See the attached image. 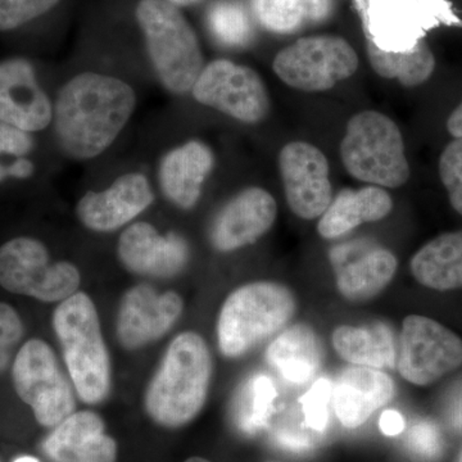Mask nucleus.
<instances>
[{"label": "nucleus", "mask_w": 462, "mask_h": 462, "mask_svg": "<svg viewBox=\"0 0 462 462\" xmlns=\"http://www.w3.org/2000/svg\"><path fill=\"white\" fill-rule=\"evenodd\" d=\"M208 26L225 47L245 48L254 41V21L239 0H218L208 12Z\"/></svg>", "instance_id": "nucleus-29"}, {"label": "nucleus", "mask_w": 462, "mask_h": 462, "mask_svg": "<svg viewBox=\"0 0 462 462\" xmlns=\"http://www.w3.org/2000/svg\"><path fill=\"white\" fill-rule=\"evenodd\" d=\"M33 141L30 133L12 125L0 123V157H25L32 152Z\"/></svg>", "instance_id": "nucleus-36"}, {"label": "nucleus", "mask_w": 462, "mask_h": 462, "mask_svg": "<svg viewBox=\"0 0 462 462\" xmlns=\"http://www.w3.org/2000/svg\"><path fill=\"white\" fill-rule=\"evenodd\" d=\"M397 269V257L389 249L372 248L351 263L336 266L337 289L349 302H365L391 284Z\"/></svg>", "instance_id": "nucleus-24"}, {"label": "nucleus", "mask_w": 462, "mask_h": 462, "mask_svg": "<svg viewBox=\"0 0 462 462\" xmlns=\"http://www.w3.org/2000/svg\"><path fill=\"white\" fill-rule=\"evenodd\" d=\"M135 17L158 80L175 96L189 93L205 60L197 33L180 9L167 0H141Z\"/></svg>", "instance_id": "nucleus-5"}, {"label": "nucleus", "mask_w": 462, "mask_h": 462, "mask_svg": "<svg viewBox=\"0 0 462 462\" xmlns=\"http://www.w3.org/2000/svg\"><path fill=\"white\" fill-rule=\"evenodd\" d=\"M12 382L17 396L32 407L42 427H57L76 411L74 384L45 340L32 338L18 349L12 365Z\"/></svg>", "instance_id": "nucleus-7"}, {"label": "nucleus", "mask_w": 462, "mask_h": 462, "mask_svg": "<svg viewBox=\"0 0 462 462\" xmlns=\"http://www.w3.org/2000/svg\"><path fill=\"white\" fill-rule=\"evenodd\" d=\"M193 98L240 123L258 124L270 112V98L261 76L251 67L217 60L203 67Z\"/></svg>", "instance_id": "nucleus-11"}, {"label": "nucleus", "mask_w": 462, "mask_h": 462, "mask_svg": "<svg viewBox=\"0 0 462 462\" xmlns=\"http://www.w3.org/2000/svg\"><path fill=\"white\" fill-rule=\"evenodd\" d=\"M337 354L356 366L392 370L396 367L397 349L387 324L374 321L364 327L340 325L331 334Z\"/></svg>", "instance_id": "nucleus-22"}, {"label": "nucleus", "mask_w": 462, "mask_h": 462, "mask_svg": "<svg viewBox=\"0 0 462 462\" xmlns=\"http://www.w3.org/2000/svg\"><path fill=\"white\" fill-rule=\"evenodd\" d=\"M457 462H462V452H461L460 457H458Z\"/></svg>", "instance_id": "nucleus-45"}, {"label": "nucleus", "mask_w": 462, "mask_h": 462, "mask_svg": "<svg viewBox=\"0 0 462 462\" xmlns=\"http://www.w3.org/2000/svg\"><path fill=\"white\" fill-rule=\"evenodd\" d=\"M410 269L415 281L431 291L462 289V230L442 234L422 245Z\"/></svg>", "instance_id": "nucleus-23"}, {"label": "nucleus", "mask_w": 462, "mask_h": 462, "mask_svg": "<svg viewBox=\"0 0 462 462\" xmlns=\"http://www.w3.org/2000/svg\"><path fill=\"white\" fill-rule=\"evenodd\" d=\"M407 445L412 454L424 458V460H434L442 454L443 439L442 434L434 422L422 420L416 422L407 436Z\"/></svg>", "instance_id": "nucleus-34"}, {"label": "nucleus", "mask_w": 462, "mask_h": 462, "mask_svg": "<svg viewBox=\"0 0 462 462\" xmlns=\"http://www.w3.org/2000/svg\"><path fill=\"white\" fill-rule=\"evenodd\" d=\"M60 0H0V32H12L48 14Z\"/></svg>", "instance_id": "nucleus-30"}, {"label": "nucleus", "mask_w": 462, "mask_h": 462, "mask_svg": "<svg viewBox=\"0 0 462 462\" xmlns=\"http://www.w3.org/2000/svg\"><path fill=\"white\" fill-rule=\"evenodd\" d=\"M447 424L456 433L462 434V383L449 394L445 406Z\"/></svg>", "instance_id": "nucleus-38"}, {"label": "nucleus", "mask_w": 462, "mask_h": 462, "mask_svg": "<svg viewBox=\"0 0 462 462\" xmlns=\"http://www.w3.org/2000/svg\"><path fill=\"white\" fill-rule=\"evenodd\" d=\"M278 205L269 191L249 187L227 200L209 227V242L221 254L254 245L272 229Z\"/></svg>", "instance_id": "nucleus-15"}, {"label": "nucleus", "mask_w": 462, "mask_h": 462, "mask_svg": "<svg viewBox=\"0 0 462 462\" xmlns=\"http://www.w3.org/2000/svg\"><path fill=\"white\" fill-rule=\"evenodd\" d=\"M81 285V273L69 261L51 263L47 245L17 236L0 247V287L44 303L62 302Z\"/></svg>", "instance_id": "nucleus-8"}, {"label": "nucleus", "mask_w": 462, "mask_h": 462, "mask_svg": "<svg viewBox=\"0 0 462 462\" xmlns=\"http://www.w3.org/2000/svg\"><path fill=\"white\" fill-rule=\"evenodd\" d=\"M257 23L267 32L288 35L328 18L331 0H251Z\"/></svg>", "instance_id": "nucleus-26"}, {"label": "nucleus", "mask_w": 462, "mask_h": 462, "mask_svg": "<svg viewBox=\"0 0 462 462\" xmlns=\"http://www.w3.org/2000/svg\"><path fill=\"white\" fill-rule=\"evenodd\" d=\"M340 158L349 175L375 187L394 189L411 175L401 130L378 111L360 112L348 121Z\"/></svg>", "instance_id": "nucleus-6"}, {"label": "nucleus", "mask_w": 462, "mask_h": 462, "mask_svg": "<svg viewBox=\"0 0 462 462\" xmlns=\"http://www.w3.org/2000/svg\"><path fill=\"white\" fill-rule=\"evenodd\" d=\"M23 337V322L16 310L0 302V373L7 369L14 348Z\"/></svg>", "instance_id": "nucleus-33"}, {"label": "nucleus", "mask_w": 462, "mask_h": 462, "mask_svg": "<svg viewBox=\"0 0 462 462\" xmlns=\"http://www.w3.org/2000/svg\"><path fill=\"white\" fill-rule=\"evenodd\" d=\"M153 202L147 176L129 172L116 179L107 189L85 193L76 205V216L88 230L112 233L132 223Z\"/></svg>", "instance_id": "nucleus-16"}, {"label": "nucleus", "mask_w": 462, "mask_h": 462, "mask_svg": "<svg viewBox=\"0 0 462 462\" xmlns=\"http://www.w3.org/2000/svg\"><path fill=\"white\" fill-rule=\"evenodd\" d=\"M184 300L178 291H160L148 282L134 285L121 297L116 338L125 351L147 348L167 336L180 320Z\"/></svg>", "instance_id": "nucleus-12"}, {"label": "nucleus", "mask_w": 462, "mask_h": 462, "mask_svg": "<svg viewBox=\"0 0 462 462\" xmlns=\"http://www.w3.org/2000/svg\"><path fill=\"white\" fill-rule=\"evenodd\" d=\"M121 266L134 275L149 279H172L189 263L187 240L179 234H161L154 225L138 221L123 231L117 242Z\"/></svg>", "instance_id": "nucleus-14"}, {"label": "nucleus", "mask_w": 462, "mask_h": 462, "mask_svg": "<svg viewBox=\"0 0 462 462\" xmlns=\"http://www.w3.org/2000/svg\"><path fill=\"white\" fill-rule=\"evenodd\" d=\"M33 165L32 161L25 157L17 158L9 165V178L27 179L32 176Z\"/></svg>", "instance_id": "nucleus-40"}, {"label": "nucleus", "mask_w": 462, "mask_h": 462, "mask_svg": "<svg viewBox=\"0 0 462 462\" xmlns=\"http://www.w3.org/2000/svg\"><path fill=\"white\" fill-rule=\"evenodd\" d=\"M184 462H211V461L206 460V458L199 457V456H196V457L188 458V460L184 461Z\"/></svg>", "instance_id": "nucleus-44"}, {"label": "nucleus", "mask_w": 462, "mask_h": 462, "mask_svg": "<svg viewBox=\"0 0 462 462\" xmlns=\"http://www.w3.org/2000/svg\"><path fill=\"white\" fill-rule=\"evenodd\" d=\"M264 360L270 369L291 384H306L320 372L324 346L311 327L296 324L282 330L267 346Z\"/></svg>", "instance_id": "nucleus-20"}, {"label": "nucleus", "mask_w": 462, "mask_h": 462, "mask_svg": "<svg viewBox=\"0 0 462 462\" xmlns=\"http://www.w3.org/2000/svg\"><path fill=\"white\" fill-rule=\"evenodd\" d=\"M279 169L289 208L303 220L321 217L333 200L330 167L311 143L291 142L279 154Z\"/></svg>", "instance_id": "nucleus-13"}, {"label": "nucleus", "mask_w": 462, "mask_h": 462, "mask_svg": "<svg viewBox=\"0 0 462 462\" xmlns=\"http://www.w3.org/2000/svg\"><path fill=\"white\" fill-rule=\"evenodd\" d=\"M106 425L98 413L75 411L54 427L42 443V451L53 462H69L88 442L105 433Z\"/></svg>", "instance_id": "nucleus-28"}, {"label": "nucleus", "mask_w": 462, "mask_h": 462, "mask_svg": "<svg viewBox=\"0 0 462 462\" xmlns=\"http://www.w3.org/2000/svg\"><path fill=\"white\" fill-rule=\"evenodd\" d=\"M311 430H303L297 428H281L273 433V440L276 446L293 454H306L315 446ZM315 433V431H314Z\"/></svg>", "instance_id": "nucleus-37"}, {"label": "nucleus", "mask_w": 462, "mask_h": 462, "mask_svg": "<svg viewBox=\"0 0 462 462\" xmlns=\"http://www.w3.org/2000/svg\"><path fill=\"white\" fill-rule=\"evenodd\" d=\"M135 107V91L121 79L76 75L58 91L53 106L58 144L74 160H93L114 144Z\"/></svg>", "instance_id": "nucleus-1"}, {"label": "nucleus", "mask_w": 462, "mask_h": 462, "mask_svg": "<svg viewBox=\"0 0 462 462\" xmlns=\"http://www.w3.org/2000/svg\"><path fill=\"white\" fill-rule=\"evenodd\" d=\"M366 51L376 74L384 79H396L403 87L424 84L436 69V58L425 41H419L407 51H389L380 48L367 33Z\"/></svg>", "instance_id": "nucleus-25"}, {"label": "nucleus", "mask_w": 462, "mask_h": 462, "mask_svg": "<svg viewBox=\"0 0 462 462\" xmlns=\"http://www.w3.org/2000/svg\"><path fill=\"white\" fill-rule=\"evenodd\" d=\"M296 311L293 291L281 282L258 281L234 289L218 312V351L229 360L245 357L284 330Z\"/></svg>", "instance_id": "nucleus-4"}, {"label": "nucleus", "mask_w": 462, "mask_h": 462, "mask_svg": "<svg viewBox=\"0 0 462 462\" xmlns=\"http://www.w3.org/2000/svg\"><path fill=\"white\" fill-rule=\"evenodd\" d=\"M215 167V154L205 143L190 141L165 154L158 181L170 203L189 211L199 202L203 185Z\"/></svg>", "instance_id": "nucleus-19"}, {"label": "nucleus", "mask_w": 462, "mask_h": 462, "mask_svg": "<svg viewBox=\"0 0 462 462\" xmlns=\"http://www.w3.org/2000/svg\"><path fill=\"white\" fill-rule=\"evenodd\" d=\"M379 428L384 436H398L404 430L403 416L397 410H387L380 416Z\"/></svg>", "instance_id": "nucleus-39"}, {"label": "nucleus", "mask_w": 462, "mask_h": 462, "mask_svg": "<svg viewBox=\"0 0 462 462\" xmlns=\"http://www.w3.org/2000/svg\"><path fill=\"white\" fill-rule=\"evenodd\" d=\"M276 397L275 384L264 374H256L245 380L231 407V418L236 430L245 436H254L266 430L275 412Z\"/></svg>", "instance_id": "nucleus-27"}, {"label": "nucleus", "mask_w": 462, "mask_h": 462, "mask_svg": "<svg viewBox=\"0 0 462 462\" xmlns=\"http://www.w3.org/2000/svg\"><path fill=\"white\" fill-rule=\"evenodd\" d=\"M51 325L79 400L90 406L106 402L114 384L111 355L89 294L79 291L58 303Z\"/></svg>", "instance_id": "nucleus-3"}, {"label": "nucleus", "mask_w": 462, "mask_h": 462, "mask_svg": "<svg viewBox=\"0 0 462 462\" xmlns=\"http://www.w3.org/2000/svg\"><path fill=\"white\" fill-rule=\"evenodd\" d=\"M396 394L393 379L373 367H346L333 385L334 411L343 427L356 430L387 406Z\"/></svg>", "instance_id": "nucleus-18"}, {"label": "nucleus", "mask_w": 462, "mask_h": 462, "mask_svg": "<svg viewBox=\"0 0 462 462\" xmlns=\"http://www.w3.org/2000/svg\"><path fill=\"white\" fill-rule=\"evenodd\" d=\"M439 176L449 203L462 216V138H455L440 154Z\"/></svg>", "instance_id": "nucleus-32"}, {"label": "nucleus", "mask_w": 462, "mask_h": 462, "mask_svg": "<svg viewBox=\"0 0 462 462\" xmlns=\"http://www.w3.org/2000/svg\"><path fill=\"white\" fill-rule=\"evenodd\" d=\"M214 375L205 338L193 330L173 337L145 387L143 404L154 424L179 430L202 412Z\"/></svg>", "instance_id": "nucleus-2"}, {"label": "nucleus", "mask_w": 462, "mask_h": 462, "mask_svg": "<svg viewBox=\"0 0 462 462\" xmlns=\"http://www.w3.org/2000/svg\"><path fill=\"white\" fill-rule=\"evenodd\" d=\"M51 121L53 105L38 84L32 63L23 58L0 62V123L35 133Z\"/></svg>", "instance_id": "nucleus-17"}, {"label": "nucleus", "mask_w": 462, "mask_h": 462, "mask_svg": "<svg viewBox=\"0 0 462 462\" xmlns=\"http://www.w3.org/2000/svg\"><path fill=\"white\" fill-rule=\"evenodd\" d=\"M273 72L300 91L333 89L358 69L357 53L346 39L334 35L302 38L276 54Z\"/></svg>", "instance_id": "nucleus-9"}, {"label": "nucleus", "mask_w": 462, "mask_h": 462, "mask_svg": "<svg viewBox=\"0 0 462 462\" xmlns=\"http://www.w3.org/2000/svg\"><path fill=\"white\" fill-rule=\"evenodd\" d=\"M333 394V384L330 380L321 378L316 380L305 396L300 398L305 424L315 433H322L329 421V403Z\"/></svg>", "instance_id": "nucleus-31"}, {"label": "nucleus", "mask_w": 462, "mask_h": 462, "mask_svg": "<svg viewBox=\"0 0 462 462\" xmlns=\"http://www.w3.org/2000/svg\"><path fill=\"white\" fill-rule=\"evenodd\" d=\"M117 443L103 433L94 438L69 462H117Z\"/></svg>", "instance_id": "nucleus-35"}, {"label": "nucleus", "mask_w": 462, "mask_h": 462, "mask_svg": "<svg viewBox=\"0 0 462 462\" xmlns=\"http://www.w3.org/2000/svg\"><path fill=\"white\" fill-rule=\"evenodd\" d=\"M202 0H172L173 5H181V7H188V5H197V3H200Z\"/></svg>", "instance_id": "nucleus-42"}, {"label": "nucleus", "mask_w": 462, "mask_h": 462, "mask_svg": "<svg viewBox=\"0 0 462 462\" xmlns=\"http://www.w3.org/2000/svg\"><path fill=\"white\" fill-rule=\"evenodd\" d=\"M393 209L388 191L375 185L360 189L346 188L333 197L327 211L321 215L318 233L324 239H337L366 223H378Z\"/></svg>", "instance_id": "nucleus-21"}, {"label": "nucleus", "mask_w": 462, "mask_h": 462, "mask_svg": "<svg viewBox=\"0 0 462 462\" xmlns=\"http://www.w3.org/2000/svg\"><path fill=\"white\" fill-rule=\"evenodd\" d=\"M447 130L454 138H462V102L449 115Z\"/></svg>", "instance_id": "nucleus-41"}, {"label": "nucleus", "mask_w": 462, "mask_h": 462, "mask_svg": "<svg viewBox=\"0 0 462 462\" xmlns=\"http://www.w3.org/2000/svg\"><path fill=\"white\" fill-rule=\"evenodd\" d=\"M14 462H39L35 457H32V456H23V457H18Z\"/></svg>", "instance_id": "nucleus-43"}, {"label": "nucleus", "mask_w": 462, "mask_h": 462, "mask_svg": "<svg viewBox=\"0 0 462 462\" xmlns=\"http://www.w3.org/2000/svg\"><path fill=\"white\" fill-rule=\"evenodd\" d=\"M462 366V339L445 325L410 315L401 330L396 367L406 382L428 387Z\"/></svg>", "instance_id": "nucleus-10"}]
</instances>
